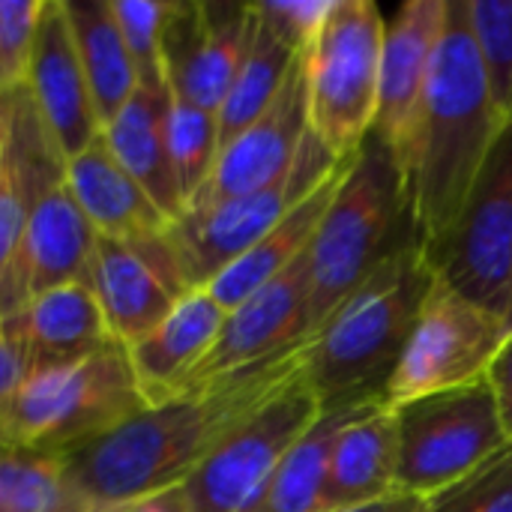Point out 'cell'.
Masks as SVG:
<instances>
[{"label":"cell","mask_w":512,"mask_h":512,"mask_svg":"<svg viewBox=\"0 0 512 512\" xmlns=\"http://www.w3.org/2000/svg\"><path fill=\"white\" fill-rule=\"evenodd\" d=\"M0 90H15V87H9V81H6V72H3V60H0Z\"/></svg>","instance_id":"60d3db41"},{"label":"cell","mask_w":512,"mask_h":512,"mask_svg":"<svg viewBox=\"0 0 512 512\" xmlns=\"http://www.w3.org/2000/svg\"><path fill=\"white\" fill-rule=\"evenodd\" d=\"M87 285L96 294L111 336L123 348L144 339L183 297L135 246L99 234Z\"/></svg>","instance_id":"44dd1931"},{"label":"cell","mask_w":512,"mask_h":512,"mask_svg":"<svg viewBox=\"0 0 512 512\" xmlns=\"http://www.w3.org/2000/svg\"><path fill=\"white\" fill-rule=\"evenodd\" d=\"M396 489V420L384 402L357 414L336 438L324 512L354 510L381 501Z\"/></svg>","instance_id":"cb8c5ba5"},{"label":"cell","mask_w":512,"mask_h":512,"mask_svg":"<svg viewBox=\"0 0 512 512\" xmlns=\"http://www.w3.org/2000/svg\"><path fill=\"white\" fill-rule=\"evenodd\" d=\"M18 90V87H15ZM15 90H0V168L9 147V129H12V108H15Z\"/></svg>","instance_id":"ab89813d"},{"label":"cell","mask_w":512,"mask_h":512,"mask_svg":"<svg viewBox=\"0 0 512 512\" xmlns=\"http://www.w3.org/2000/svg\"><path fill=\"white\" fill-rule=\"evenodd\" d=\"M357 156L342 159L339 168L315 192H309L297 207H291L246 255H240L231 267H225L207 285V291L216 297V303L225 312L240 306L246 297H252L261 285H267L279 273H285L312 246V240H315V234L321 228V219H324L330 201L336 198V192H339L342 180L348 177Z\"/></svg>","instance_id":"603a6c76"},{"label":"cell","mask_w":512,"mask_h":512,"mask_svg":"<svg viewBox=\"0 0 512 512\" xmlns=\"http://www.w3.org/2000/svg\"><path fill=\"white\" fill-rule=\"evenodd\" d=\"M93 246L96 231L81 213L66 174H60L36 192L24 228L21 267L30 300L69 282H87Z\"/></svg>","instance_id":"ffe728a7"},{"label":"cell","mask_w":512,"mask_h":512,"mask_svg":"<svg viewBox=\"0 0 512 512\" xmlns=\"http://www.w3.org/2000/svg\"><path fill=\"white\" fill-rule=\"evenodd\" d=\"M444 24L447 0H408L384 27L378 111L372 123V138L393 156L402 177L411 162Z\"/></svg>","instance_id":"4fadbf2b"},{"label":"cell","mask_w":512,"mask_h":512,"mask_svg":"<svg viewBox=\"0 0 512 512\" xmlns=\"http://www.w3.org/2000/svg\"><path fill=\"white\" fill-rule=\"evenodd\" d=\"M504 126L471 30L468 0H447V24L405 171L411 225L432 264L447 249Z\"/></svg>","instance_id":"7a4b0ae2"},{"label":"cell","mask_w":512,"mask_h":512,"mask_svg":"<svg viewBox=\"0 0 512 512\" xmlns=\"http://www.w3.org/2000/svg\"><path fill=\"white\" fill-rule=\"evenodd\" d=\"M309 249L276 279L234 306L210 354L183 390L234 375L261 360L300 348L309 339Z\"/></svg>","instance_id":"9a60e30c"},{"label":"cell","mask_w":512,"mask_h":512,"mask_svg":"<svg viewBox=\"0 0 512 512\" xmlns=\"http://www.w3.org/2000/svg\"><path fill=\"white\" fill-rule=\"evenodd\" d=\"M372 405L378 402L321 411L315 423L285 453L270 483L261 489V495L246 512H324V489L336 438L357 414H363Z\"/></svg>","instance_id":"4316f807"},{"label":"cell","mask_w":512,"mask_h":512,"mask_svg":"<svg viewBox=\"0 0 512 512\" xmlns=\"http://www.w3.org/2000/svg\"><path fill=\"white\" fill-rule=\"evenodd\" d=\"M42 0H0V60L9 87L24 84Z\"/></svg>","instance_id":"e575fe53"},{"label":"cell","mask_w":512,"mask_h":512,"mask_svg":"<svg viewBox=\"0 0 512 512\" xmlns=\"http://www.w3.org/2000/svg\"><path fill=\"white\" fill-rule=\"evenodd\" d=\"M114 512H192L189 507V498H186V489L183 486H174V489H165L159 495H150V498H141L135 504H126Z\"/></svg>","instance_id":"74e56055"},{"label":"cell","mask_w":512,"mask_h":512,"mask_svg":"<svg viewBox=\"0 0 512 512\" xmlns=\"http://www.w3.org/2000/svg\"><path fill=\"white\" fill-rule=\"evenodd\" d=\"M63 474V456L6 447L0 453V512H42Z\"/></svg>","instance_id":"4dcf8cb0"},{"label":"cell","mask_w":512,"mask_h":512,"mask_svg":"<svg viewBox=\"0 0 512 512\" xmlns=\"http://www.w3.org/2000/svg\"><path fill=\"white\" fill-rule=\"evenodd\" d=\"M66 183L99 237L129 246L162 237L171 219L141 189V183L111 156L102 135L63 165Z\"/></svg>","instance_id":"d6986e66"},{"label":"cell","mask_w":512,"mask_h":512,"mask_svg":"<svg viewBox=\"0 0 512 512\" xmlns=\"http://www.w3.org/2000/svg\"><path fill=\"white\" fill-rule=\"evenodd\" d=\"M339 162L342 159L333 156L309 129L297 159L282 177H276L264 189L222 201L207 210L183 213L177 222H171L168 243L174 249L186 291L207 288L225 267L246 255L291 207L315 192L339 168Z\"/></svg>","instance_id":"ba28073f"},{"label":"cell","mask_w":512,"mask_h":512,"mask_svg":"<svg viewBox=\"0 0 512 512\" xmlns=\"http://www.w3.org/2000/svg\"><path fill=\"white\" fill-rule=\"evenodd\" d=\"M147 408L120 342L57 369L30 372L6 423V447L66 456Z\"/></svg>","instance_id":"5b68a950"},{"label":"cell","mask_w":512,"mask_h":512,"mask_svg":"<svg viewBox=\"0 0 512 512\" xmlns=\"http://www.w3.org/2000/svg\"><path fill=\"white\" fill-rule=\"evenodd\" d=\"M168 141H171V162L186 210V204L210 180L213 165L219 159V120L216 114L171 96Z\"/></svg>","instance_id":"f1b7e54d"},{"label":"cell","mask_w":512,"mask_h":512,"mask_svg":"<svg viewBox=\"0 0 512 512\" xmlns=\"http://www.w3.org/2000/svg\"><path fill=\"white\" fill-rule=\"evenodd\" d=\"M396 489L432 498L507 444L486 381L393 408Z\"/></svg>","instance_id":"9c48e42d"},{"label":"cell","mask_w":512,"mask_h":512,"mask_svg":"<svg viewBox=\"0 0 512 512\" xmlns=\"http://www.w3.org/2000/svg\"><path fill=\"white\" fill-rule=\"evenodd\" d=\"M111 12L135 63L138 84H168L162 69V27H165L168 3L111 0Z\"/></svg>","instance_id":"d6a6232c"},{"label":"cell","mask_w":512,"mask_h":512,"mask_svg":"<svg viewBox=\"0 0 512 512\" xmlns=\"http://www.w3.org/2000/svg\"><path fill=\"white\" fill-rule=\"evenodd\" d=\"M411 201L393 156L369 135L309 246V333L408 237Z\"/></svg>","instance_id":"277c9868"},{"label":"cell","mask_w":512,"mask_h":512,"mask_svg":"<svg viewBox=\"0 0 512 512\" xmlns=\"http://www.w3.org/2000/svg\"><path fill=\"white\" fill-rule=\"evenodd\" d=\"M3 450H6V444H0V453H3Z\"/></svg>","instance_id":"7bdbcfd3"},{"label":"cell","mask_w":512,"mask_h":512,"mask_svg":"<svg viewBox=\"0 0 512 512\" xmlns=\"http://www.w3.org/2000/svg\"><path fill=\"white\" fill-rule=\"evenodd\" d=\"M468 18L495 108L512 123V0H468Z\"/></svg>","instance_id":"f546056e"},{"label":"cell","mask_w":512,"mask_h":512,"mask_svg":"<svg viewBox=\"0 0 512 512\" xmlns=\"http://www.w3.org/2000/svg\"><path fill=\"white\" fill-rule=\"evenodd\" d=\"M435 273L507 321L512 288V123L498 135Z\"/></svg>","instance_id":"8fae6325"},{"label":"cell","mask_w":512,"mask_h":512,"mask_svg":"<svg viewBox=\"0 0 512 512\" xmlns=\"http://www.w3.org/2000/svg\"><path fill=\"white\" fill-rule=\"evenodd\" d=\"M258 18V12H255ZM300 54H294L261 18L255 24V39L252 48L216 114L219 120V150L234 141L243 129H249L264 111L267 105L276 99V93L282 90L291 66L297 63Z\"/></svg>","instance_id":"83f0119b"},{"label":"cell","mask_w":512,"mask_h":512,"mask_svg":"<svg viewBox=\"0 0 512 512\" xmlns=\"http://www.w3.org/2000/svg\"><path fill=\"white\" fill-rule=\"evenodd\" d=\"M321 402L306 369L243 420L183 483L192 512H246L294 441L315 423Z\"/></svg>","instance_id":"30bf717a"},{"label":"cell","mask_w":512,"mask_h":512,"mask_svg":"<svg viewBox=\"0 0 512 512\" xmlns=\"http://www.w3.org/2000/svg\"><path fill=\"white\" fill-rule=\"evenodd\" d=\"M486 384H489L492 399H495L501 432H504L507 444H512V333L507 336V342L501 345L498 357L492 360Z\"/></svg>","instance_id":"8d00e7d4"},{"label":"cell","mask_w":512,"mask_h":512,"mask_svg":"<svg viewBox=\"0 0 512 512\" xmlns=\"http://www.w3.org/2000/svg\"><path fill=\"white\" fill-rule=\"evenodd\" d=\"M435 282L417 237L399 243L306 342V381L321 411L384 402L387 381Z\"/></svg>","instance_id":"3957f363"},{"label":"cell","mask_w":512,"mask_h":512,"mask_svg":"<svg viewBox=\"0 0 512 512\" xmlns=\"http://www.w3.org/2000/svg\"><path fill=\"white\" fill-rule=\"evenodd\" d=\"M306 342L144 408L114 432L66 453L54 504L69 512H114L183 486L243 420L306 369Z\"/></svg>","instance_id":"6da1fadb"},{"label":"cell","mask_w":512,"mask_h":512,"mask_svg":"<svg viewBox=\"0 0 512 512\" xmlns=\"http://www.w3.org/2000/svg\"><path fill=\"white\" fill-rule=\"evenodd\" d=\"M507 336L510 327L498 312L465 297L435 273L408 345L387 381L384 405L399 408L423 396L486 381Z\"/></svg>","instance_id":"52a82bcc"},{"label":"cell","mask_w":512,"mask_h":512,"mask_svg":"<svg viewBox=\"0 0 512 512\" xmlns=\"http://www.w3.org/2000/svg\"><path fill=\"white\" fill-rule=\"evenodd\" d=\"M24 378H27V339H24V312H18L0 318V444L6 438V423Z\"/></svg>","instance_id":"d590c367"},{"label":"cell","mask_w":512,"mask_h":512,"mask_svg":"<svg viewBox=\"0 0 512 512\" xmlns=\"http://www.w3.org/2000/svg\"><path fill=\"white\" fill-rule=\"evenodd\" d=\"M330 9H333V0H264V3H255L258 18L300 57L315 45Z\"/></svg>","instance_id":"836d02e7"},{"label":"cell","mask_w":512,"mask_h":512,"mask_svg":"<svg viewBox=\"0 0 512 512\" xmlns=\"http://www.w3.org/2000/svg\"><path fill=\"white\" fill-rule=\"evenodd\" d=\"M228 312L207 288L186 291L174 309L135 345L126 348L147 408L183 393L198 363L216 345Z\"/></svg>","instance_id":"ac0fdd59"},{"label":"cell","mask_w":512,"mask_h":512,"mask_svg":"<svg viewBox=\"0 0 512 512\" xmlns=\"http://www.w3.org/2000/svg\"><path fill=\"white\" fill-rule=\"evenodd\" d=\"M24 339L27 375L72 366L117 342L87 282H69L33 297L24 309Z\"/></svg>","instance_id":"d4e9b609"},{"label":"cell","mask_w":512,"mask_h":512,"mask_svg":"<svg viewBox=\"0 0 512 512\" xmlns=\"http://www.w3.org/2000/svg\"><path fill=\"white\" fill-rule=\"evenodd\" d=\"M63 174V159L54 153L24 87L15 90L9 147L0 168V318L27 309V279L21 267V243L30 204L42 186Z\"/></svg>","instance_id":"e0dca14e"},{"label":"cell","mask_w":512,"mask_h":512,"mask_svg":"<svg viewBox=\"0 0 512 512\" xmlns=\"http://www.w3.org/2000/svg\"><path fill=\"white\" fill-rule=\"evenodd\" d=\"M384 15L372 0H333L303 54L309 129L339 159H351L372 135L384 51Z\"/></svg>","instance_id":"8992f818"},{"label":"cell","mask_w":512,"mask_h":512,"mask_svg":"<svg viewBox=\"0 0 512 512\" xmlns=\"http://www.w3.org/2000/svg\"><path fill=\"white\" fill-rule=\"evenodd\" d=\"M255 3H168L162 69L174 99L219 114L255 39Z\"/></svg>","instance_id":"7c38bea8"},{"label":"cell","mask_w":512,"mask_h":512,"mask_svg":"<svg viewBox=\"0 0 512 512\" xmlns=\"http://www.w3.org/2000/svg\"><path fill=\"white\" fill-rule=\"evenodd\" d=\"M63 3L90 84L96 117L102 126H108L138 90L135 63L111 12V0H63Z\"/></svg>","instance_id":"484cf974"},{"label":"cell","mask_w":512,"mask_h":512,"mask_svg":"<svg viewBox=\"0 0 512 512\" xmlns=\"http://www.w3.org/2000/svg\"><path fill=\"white\" fill-rule=\"evenodd\" d=\"M21 87L63 165L102 135L63 0H42Z\"/></svg>","instance_id":"5bb4252c"},{"label":"cell","mask_w":512,"mask_h":512,"mask_svg":"<svg viewBox=\"0 0 512 512\" xmlns=\"http://www.w3.org/2000/svg\"><path fill=\"white\" fill-rule=\"evenodd\" d=\"M426 512H512V444L426 501Z\"/></svg>","instance_id":"1f68e13d"},{"label":"cell","mask_w":512,"mask_h":512,"mask_svg":"<svg viewBox=\"0 0 512 512\" xmlns=\"http://www.w3.org/2000/svg\"><path fill=\"white\" fill-rule=\"evenodd\" d=\"M306 135H309L306 66L303 57H297V63L291 66L282 90L267 105V111L219 150L210 180L186 204L183 213L207 210L222 201L264 189L267 183H273L291 168Z\"/></svg>","instance_id":"2e32d148"},{"label":"cell","mask_w":512,"mask_h":512,"mask_svg":"<svg viewBox=\"0 0 512 512\" xmlns=\"http://www.w3.org/2000/svg\"><path fill=\"white\" fill-rule=\"evenodd\" d=\"M507 327H510V333H512V288H510V309H507Z\"/></svg>","instance_id":"b9f144b4"},{"label":"cell","mask_w":512,"mask_h":512,"mask_svg":"<svg viewBox=\"0 0 512 512\" xmlns=\"http://www.w3.org/2000/svg\"><path fill=\"white\" fill-rule=\"evenodd\" d=\"M171 90L168 84H138L123 111L102 126V141L111 156L141 183L156 207L177 222L183 216V195L171 162Z\"/></svg>","instance_id":"7402d4cb"},{"label":"cell","mask_w":512,"mask_h":512,"mask_svg":"<svg viewBox=\"0 0 512 512\" xmlns=\"http://www.w3.org/2000/svg\"><path fill=\"white\" fill-rule=\"evenodd\" d=\"M342 512H426V498L417 495H405V492H393L381 501H372L366 507H354V510Z\"/></svg>","instance_id":"f35d334b"}]
</instances>
